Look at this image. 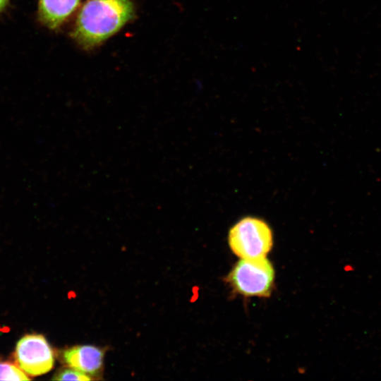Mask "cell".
<instances>
[{
	"mask_svg": "<svg viewBox=\"0 0 381 381\" xmlns=\"http://www.w3.org/2000/svg\"><path fill=\"white\" fill-rule=\"evenodd\" d=\"M133 15L130 0H86L71 35L82 46L90 47L116 32Z\"/></svg>",
	"mask_w": 381,
	"mask_h": 381,
	"instance_id": "obj_1",
	"label": "cell"
},
{
	"mask_svg": "<svg viewBox=\"0 0 381 381\" xmlns=\"http://www.w3.org/2000/svg\"><path fill=\"white\" fill-rule=\"evenodd\" d=\"M228 243L231 251L241 258L266 257L273 246V234L262 219L247 216L229 229Z\"/></svg>",
	"mask_w": 381,
	"mask_h": 381,
	"instance_id": "obj_2",
	"label": "cell"
},
{
	"mask_svg": "<svg viewBox=\"0 0 381 381\" xmlns=\"http://www.w3.org/2000/svg\"><path fill=\"white\" fill-rule=\"evenodd\" d=\"M275 271L266 258H241L229 273L226 281L243 296L267 297L274 286Z\"/></svg>",
	"mask_w": 381,
	"mask_h": 381,
	"instance_id": "obj_3",
	"label": "cell"
},
{
	"mask_svg": "<svg viewBox=\"0 0 381 381\" xmlns=\"http://www.w3.org/2000/svg\"><path fill=\"white\" fill-rule=\"evenodd\" d=\"M16 358L20 368L32 376L48 373L54 363L49 344L39 334L26 335L18 341Z\"/></svg>",
	"mask_w": 381,
	"mask_h": 381,
	"instance_id": "obj_4",
	"label": "cell"
},
{
	"mask_svg": "<svg viewBox=\"0 0 381 381\" xmlns=\"http://www.w3.org/2000/svg\"><path fill=\"white\" fill-rule=\"evenodd\" d=\"M104 350L93 345H78L65 350L63 358L72 368L88 375H97L102 370Z\"/></svg>",
	"mask_w": 381,
	"mask_h": 381,
	"instance_id": "obj_5",
	"label": "cell"
},
{
	"mask_svg": "<svg viewBox=\"0 0 381 381\" xmlns=\"http://www.w3.org/2000/svg\"><path fill=\"white\" fill-rule=\"evenodd\" d=\"M80 0H38L37 18L52 30L59 29L72 15Z\"/></svg>",
	"mask_w": 381,
	"mask_h": 381,
	"instance_id": "obj_6",
	"label": "cell"
},
{
	"mask_svg": "<svg viewBox=\"0 0 381 381\" xmlns=\"http://www.w3.org/2000/svg\"><path fill=\"white\" fill-rule=\"evenodd\" d=\"M25 372L16 365L7 362H0V380H28Z\"/></svg>",
	"mask_w": 381,
	"mask_h": 381,
	"instance_id": "obj_7",
	"label": "cell"
},
{
	"mask_svg": "<svg viewBox=\"0 0 381 381\" xmlns=\"http://www.w3.org/2000/svg\"><path fill=\"white\" fill-rule=\"evenodd\" d=\"M56 380H78V381H87L91 380L92 378L78 370L74 368H65L59 371L53 378Z\"/></svg>",
	"mask_w": 381,
	"mask_h": 381,
	"instance_id": "obj_8",
	"label": "cell"
},
{
	"mask_svg": "<svg viewBox=\"0 0 381 381\" xmlns=\"http://www.w3.org/2000/svg\"><path fill=\"white\" fill-rule=\"evenodd\" d=\"M10 0H0V13H4L8 8Z\"/></svg>",
	"mask_w": 381,
	"mask_h": 381,
	"instance_id": "obj_9",
	"label": "cell"
}]
</instances>
